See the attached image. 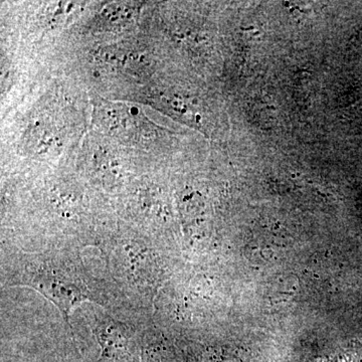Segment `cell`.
Returning <instances> with one entry per match:
<instances>
[{
	"label": "cell",
	"instance_id": "cell-1",
	"mask_svg": "<svg viewBox=\"0 0 362 362\" xmlns=\"http://www.w3.org/2000/svg\"><path fill=\"white\" fill-rule=\"evenodd\" d=\"M11 284L40 293L59 309L69 326L71 312L77 305L97 301L82 267L59 252L25 255Z\"/></svg>",
	"mask_w": 362,
	"mask_h": 362
}]
</instances>
